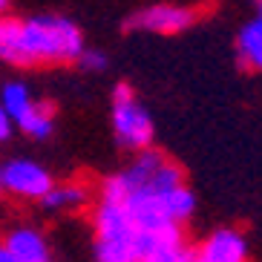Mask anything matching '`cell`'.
I'll use <instances>...</instances> for the list:
<instances>
[{
  "instance_id": "obj_5",
  "label": "cell",
  "mask_w": 262,
  "mask_h": 262,
  "mask_svg": "<svg viewBox=\"0 0 262 262\" xmlns=\"http://www.w3.org/2000/svg\"><path fill=\"white\" fill-rule=\"evenodd\" d=\"M193 20H196V12L190 6L156 3V6H147L141 12H136L130 26L147 29V32H159V35H173V32H182L187 26H193Z\"/></svg>"
},
{
  "instance_id": "obj_8",
  "label": "cell",
  "mask_w": 262,
  "mask_h": 262,
  "mask_svg": "<svg viewBox=\"0 0 262 262\" xmlns=\"http://www.w3.org/2000/svg\"><path fill=\"white\" fill-rule=\"evenodd\" d=\"M90 202V187L81 182H67V185H52V190L40 199L47 210H75Z\"/></svg>"
},
{
  "instance_id": "obj_11",
  "label": "cell",
  "mask_w": 262,
  "mask_h": 262,
  "mask_svg": "<svg viewBox=\"0 0 262 262\" xmlns=\"http://www.w3.org/2000/svg\"><path fill=\"white\" fill-rule=\"evenodd\" d=\"M17 127L26 136H32V139H49L55 130V107L47 104V101H35L29 107V113L17 121Z\"/></svg>"
},
{
  "instance_id": "obj_1",
  "label": "cell",
  "mask_w": 262,
  "mask_h": 262,
  "mask_svg": "<svg viewBox=\"0 0 262 262\" xmlns=\"http://www.w3.org/2000/svg\"><path fill=\"white\" fill-rule=\"evenodd\" d=\"M84 52V35L63 15L17 17V67L70 63Z\"/></svg>"
},
{
  "instance_id": "obj_3",
  "label": "cell",
  "mask_w": 262,
  "mask_h": 262,
  "mask_svg": "<svg viewBox=\"0 0 262 262\" xmlns=\"http://www.w3.org/2000/svg\"><path fill=\"white\" fill-rule=\"evenodd\" d=\"M113 130L124 150L144 153L153 147V118L136 101L130 84H118L113 93Z\"/></svg>"
},
{
  "instance_id": "obj_12",
  "label": "cell",
  "mask_w": 262,
  "mask_h": 262,
  "mask_svg": "<svg viewBox=\"0 0 262 262\" xmlns=\"http://www.w3.org/2000/svg\"><path fill=\"white\" fill-rule=\"evenodd\" d=\"M139 262H193V251L185 245H176V248H164V251L147 256V259H139Z\"/></svg>"
},
{
  "instance_id": "obj_6",
  "label": "cell",
  "mask_w": 262,
  "mask_h": 262,
  "mask_svg": "<svg viewBox=\"0 0 262 262\" xmlns=\"http://www.w3.org/2000/svg\"><path fill=\"white\" fill-rule=\"evenodd\" d=\"M193 256L196 262H248V242L236 228H219Z\"/></svg>"
},
{
  "instance_id": "obj_2",
  "label": "cell",
  "mask_w": 262,
  "mask_h": 262,
  "mask_svg": "<svg viewBox=\"0 0 262 262\" xmlns=\"http://www.w3.org/2000/svg\"><path fill=\"white\" fill-rule=\"evenodd\" d=\"M95 222V242H93V256L95 262H139L141 259V245H139V231L127 210L121 205H107L101 202L93 213Z\"/></svg>"
},
{
  "instance_id": "obj_18",
  "label": "cell",
  "mask_w": 262,
  "mask_h": 262,
  "mask_svg": "<svg viewBox=\"0 0 262 262\" xmlns=\"http://www.w3.org/2000/svg\"><path fill=\"white\" fill-rule=\"evenodd\" d=\"M193 262H196V256H193Z\"/></svg>"
},
{
  "instance_id": "obj_10",
  "label": "cell",
  "mask_w": 262,
  "mask_h": 262,
  "mask_svg": "<svg viewBox=\"0 0 262 262\" xmlns=\"http://www.w3.org/2000/svg\"><path fill=\"white\" fill-rule=\"evenodd\" d=\"M236 49H239L242 63H248L251 70L262 72V17H254V20H248L242 26Z\"/></svg>"
},
{
  "instance_id": "obj_17",
  "label": "cell",
  "mask_w": 262,
  "mask_h": 262,
  "mask_svg": "<svg viewBox=\"0 0 262 262\" xmlns=\"http://www.w3.org/2000/svg\"><path fill=\"white\" fill-rule=\"evenodd\" d=\"M256 17H262V3H259V6H256Z\"/></svg>"
},
{
  "instance_id": "obj_16",
  "label": "cell",
  "mask_w": 262,
  "mask_h": 262,
  "mask_svg": "<svg viewBox=\"0 0 262 262\" xmlns=\"http://www.w3.org/2000/svg\"><path fill=\"white\" fill-rule=\"evenodd\" d=\"M9 15V3L6 0H0V17H6Z\"/></svg>"
},
{
  "instance_id": "obj_13",
  "label": "cell",
  "mask_w": 262,
  "mask_h": 262,
  "mask_svg": "<svg viewBox=\"0 0 262 262\" xmlns=\"http://www.w3.org/2000/svg\"><path fill=\"white\" fill-rule=\"evenodd\" d=\"M78 67H84V70H90V72H93V70H107V55H104V52H101V49H86L84 47V52H81V55H78Z\"/></svg>"
},
{
  "instance_id": "obj_15",
  "label": "cell",
  "mask_w": 262,
  "mask_h": 262,
  "mask_svg": "<svg viewBox=\"0 0 262 262\" xmlns=\"http://www.w3.org/2000/svg\"><path fill=\"white\" fill-rule=\"evenodd\" d=\"M0 262H15V259H12V254L3 248V242H0Z\"/></svg>"
},
{
  "instance_id": "obj_9",
  "label": "cell",
  "mask_w": 262,
  "mask_h": 262,
  "mask_svg": "<svg viewBox=\"0 0 262 262\" xmlns=\"http://www.w3.org/2000/svg\"><path fill=\"white\" fill-rule=\"evenodd\" d=\"M32 104H35V98H32L29 86L24 81H6V84L0 86V110L12 118V124L20 121L29 113Z\"/></svg>"
},
{
  "instance_id": "obj_7",
  "label": "cell",
  "mask_w": 262,
  "mask_h": 262,
  "mask_svg": "<svg viewBox=\"0 0 262 262\" xmlns=\"http://www.w3.org/2000/svg\"><path fill=\"white\" fill-rule=\"evenodd\" d=\"M3 248H6L15 262H52V251H49L47 236L29 225L24 228H12L3 239Z\"/></svg>"
},
{
  "instance_id": "obj_14",
  "label": "cell",
  "mask_w": 262,
  "mask_h": 262,
  "mask_svg": "<svg viewBox=\"0 0 262 262\" xmlns=\"http://www.w3.org/2000/svg\"><path fill=\"white\" fill-rule=\"evenodd\" d=\"M12 127H15V124H12V118L0 110V141H6L9 136H12Z\"/></svg>"
},
{
  "instance_id": "obj_4",
  "label": "cell",
  "mask_w": 262,
  "mask_h": 262,
  "mask_svg": "<svg viewBox=\"0 0 262 262\" xmlns=\"http://www.w3.org/2000/svg\"><path fill=\"white\" fill-rule=\"evenodd\" d=\"M52 176L29 159H9L0 164V190L20 199H43L52 190Z\"/></svg>"
}]
</instances>
